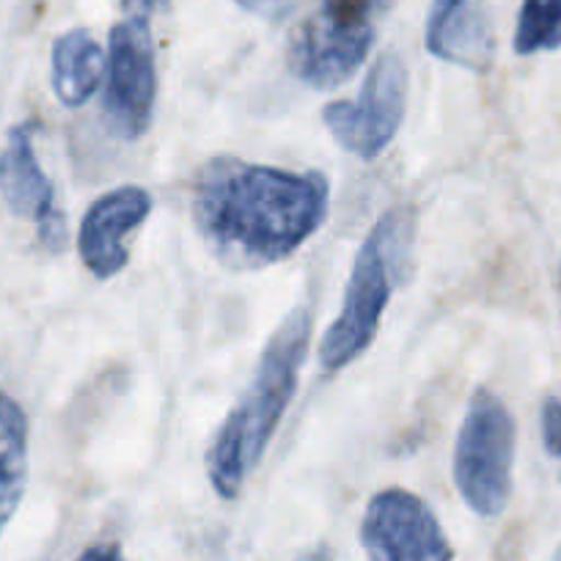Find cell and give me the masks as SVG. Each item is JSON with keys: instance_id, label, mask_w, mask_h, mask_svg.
Segmentation results:
<instances>
[{"instance_id": "10", "label": "cell", "mask_w": 561, "mask_h": 561, "mask_svg": "<svg viewBox=\"0 0 561 561\" xmlns=\"http://www.w3.org/2000/svg\"><path fill=\"white\" fill-rule=\"evenodd\" d=\"M375 34H347L311 14L289 34V72L311 89L331 91L347 83L371 50Z\"/></svg>"}, {"instance_id": "11", "label": "cell", "mask_w": 561, "mask_h": 561, "mask_svg": "<svg viewBox=\"0 0 561 561\" xmlns=\"http://www.w3.org/2000/svg\"><path fill=\"white\" fill-rule=\"evenodd\" d=\"M427 50L440 61L484 72L495 56V34L484 0H433Z\"/></svg>"}, {"instance_id": "15", "label": "cell", "mask_w": 561, "mask_h": 561, "mask_svg": "<svg viewBox=\"0 0 561 561\" xmlns=\"http://www.w3.org/2000/svg\"><path fill=\"white\" fill-rule=\"evenodd\" d=\"M386 0H322L317 18L347 34H375V18Z\"/></svg>"}, {"instance_id": "8", "label": "cell", "mask_w": 561, "mask_h": 561, "mask_svg": "<svg viewBox=\"0 0 561 561\" xmlns=\"http://www.w3.org/2000/svg\"><path fill=\"white\" fill-rule=\"evenodd\" d=\"M0 193L18 218L34 220L50 251L67 245V220L56 207V191L34 152V127L18 124L0 152Z\"/></svg>"}, {"instance_id": "5", "label": "cell", "mask_w": 561, "mask_h": 561, "mask_svg": "<svg viewBox=\"0 0 561 561\" xmlns=\"http://www.w3.org/2000/svg\"><path fill=\"white\" fill-rule=\"evenodd\" d=\"M399 237H402V218L399 213H388L360 245L342 311L322 339L320 360L325 369H344L375 342L382 311L391 298V262Z\"/></svg>"}, {"instance_id": "7", "label": "cell", "mask_w": 561, "mask_h": 561, "mask_svg": "<svg viewBox=\"0 0 561 561\" xmlns=\"http://www.w3.org/2000/svg\"><path fill=\"white\" fill-rule=\"evenodd\" d=\"M360 545L369 561H455L427 501L402 488L382 490L366 504Z\"/></svg>"}, {"instance_id": "19", "label": "cell", "mask_w": 561, "mask_h": 561, "mask_svg": "<svg viewBox=\"0 0 561 561\" xmlns=\"http://www.w3.org/2000/svg\"><path fill=\"white\" fill-rule=\"evenodd\" d=\"M556 561H561V548H559V553H556Z\"/></svg>"}, {"instance_id": "17", "label": "cell", "mask_w": 561, "mask_h": 561, "mask_svg": "<svg viewBox=\"0 0 561 561\" xmlns=\"http://www.w3.org/2000/svg\"><path fill=\"white\" fill-rule=\"evenodd\" d=\"M234 3L240 9H245L248 14H256V18L264 20L287 18L298 7V0H234Z\"/></svg>"}, {"instance_id": "2", "label": "cell", "mask_w": 561, "mask_h": 561, "mask_svg": "<svg viewBox=\"0 0 561 561\" xmlns=\"http://www.w3.org/2000/svg\"><path fill=\"white\" fill-rule=\"evenodd\" d=\"M311 322V311L298 306L275 328L259 358L253 380L220 424L207 451V477L220 499L231 501L240 495L242 484L259 466L287 413L309 353Z\"/></svg>"}, {"instance_id": "9", "label": "cell", "mask_w": 561, "mask_h": 561, "mask_svg": "<svg viewBox=\"0 0 561 561\" xmlns=\"http://www.w3.org/2000/svg\"><path fill=\"white\" fill-rule=\"evenodd\" d=\"M149 213H152V196L140 185L116 187L91 204L78 234L80 259L91 275L105 280L127 267L129 253L124 240L149 218Z\"/></svg>"}, {"instance_id": "12", "label": "cell", "mask_w": 561, "mask_h": 561, "mask_svg": "<svg viewBox=\"0 0 561 561\" xmlns=\"http://www.w3.org/2000/svg\"><path fill=\"white\" fill-rule=\"evenodd\" d=\"M105 69V50L89 31L75 28L53 45V91L67 107L89 102L100 89Z\"/></svg>"}, {"instance_id": "14", "label": "cell", "mask_w": 561, "mask_h": 561, "mask_svg": "<svg viewBox=\"0 0 561 561\" xmlns=\"http://www.w3.org/2000/svg\"><path fill=\"white\" fill-rule=\"evenodd\" d=\"M561 47V0H523L515 28L517 56L559 50Z\"/></svg>"}, {"instance_id": "1", "label": "cell", "mask_w": 561, "mask_h": 561, "mask_svg": "<svg viewBox=\"0 0 561 561\" xmlns=\"http://www.w3.org/2000/svg\"><path fill=\"white\" fill-rule=\"evenodd\" d=\"M331 187L317 171L295 174L240 158H213L193 180L196 231L218 262L259 270L293 256L328 218Z\"/></svg>"}, {"instance_id": "13", "label": "cell", "mask_w": 561, "mask_h": 561, "mask_svg": "<svg viewBox=\"0 0 561 561\" xmlns=\"http://www.w3.org/2000/svg\"><path fill=\"white\" fill-rule=\"evenodd\" d=\"M28 488V419L18 399L0 388V531Z\"/></svg>"}, {"instance_id": "3", "label": "cell", "mask_w": 561, "mask_h": 561, "mask_svg": "<svg viewBox=\"0 0 561 561\" xmlns=\"http://www.w3.org/2000/svg\"><path fill=\"white\" fill-rule=\"evenodd\" d=\"M169 0H122V20L111 28L105 69L107 129L122 140L147 133L158 102V61H154L152 18Z\"/></svg>"}, {"instance_id": "4", "label": "cell", "mask_w": 561, "mask_h": 561, "mask_svg": "<svg viewBox=\"0 0 561 561\" xmlns=\"http://www.w3.org/2000/svg\"><path fill=\"white\" fill-rule=\"evenodd\" d=\"M515 419L495 393L477 388L455 444V484L482 517H499L512 495Z\"/></svg>"}, {"instance_id": "18", "label": "cell", "mask_w": 561, "mask_h": 561, "mask_svg": "<svg viewBox=\"0 0 561 561\" xmlns=\"http://www.w3.org/2000/svg\"><path fill=\"white\" fill-rule=\"evenodd\" d=\"M75 561H127V559H124L118 545H94V548L83 550Z\"/></svg>"}, {"instance_id": "6", "label": "cell", "mask_w": 561, "mask_h": 561, "mask_svg": "<svg viewBox=\"0 0 561 561\" xmlns=\"http://www.w3.org/2000/svg\"><path fill=\"white\" fill-rule=\"evenodd\" d=\"M408 111V67L397 53H382L366 75L358 96L331 102L322 111L328 133L344 152L375 160L397 138Z\"/></svg>"}, {"instance_id": "16", "label": "cell", "mask_w": 561, "mask_h": 561, "mask_svg": "<svg viewBox=\"0 0 561 561\" xmlns=\"http://www.w3.org/2000/svg\"><path fill=\"white\" fill-rule=\"evenodd\" d=\"M542 440L550 457H561V402L556 397L542 404Z\"/></svg>"}]
</instances>
